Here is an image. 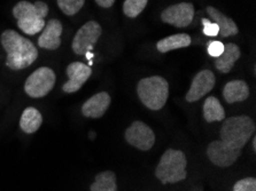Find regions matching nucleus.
Instances as JSON below:
<instances>
[{"instance_id": "19", "label": "nucleus", "mask_w": 256, "mask_h": 191, "mask_svg": "<svg viewBox=\"0 0 256 191\" xmlns=\"http://www.w3.org/2000/svg\"><path fill=\"white\" fill-rule=\"evenodd\" d=\"M42 124V117L36 108H26L21 116L20 127L26 134H32L40 130Z\"/></svg>"}, {"instance_id": "24", "label": "nucleus", "mask_w": 256, "mask_h": 191, "mask_svg": "<svg viewBox=\"0 0 256 191\" xmlns=\"http://www.w3.org/2000/svg\"><path fill=\"white\" fill-rule=\"evenodd\" d=\"M234 191H256V179H242L234 185Z\"/></svg>"}, {"instance_id": "27", "label": "nucleus", "mask_w": 256, "mask_h": 191, "mask_svg": "<svg viewBox=\"0 0 256 191\" xmlns=\"http://www.w3.org/2000/svg\"><path fill=\"white\" fill-rule=\"evenodd\" d=\"M96 2L100 7H102V8H110V7L114 5L115 0H96Z\"/></svg>"}, {"instance_id": "20", "label": "nucleus", "mask_w": 256, "mask_h": 191, "mask_svg": "<svg viewBox=\"0 0 256 191\" xmlns=\"http://www.w3.org/2000/svg\"><path fill=\"white\" fill-rule=\"evenodd\" d=\"M204 118L207 123L222 122L226 119V111L220 100L215 96H209L204 103Z\"/></svg>"}, {"instance_id": "28", "label": "nucleus", "mask_w": 256, "mask_h": 191, "mask_svg": "<svg viewBox=\"0 0 256 191\" xmlns=\"http://www.w3.org/2000/svg\"><path fill=\"white\" fill-rule=\"evenodd\" d=\"M85 56H86V58L88 60V64L92 65V58L94 57V54H93L92 52H88L86 54H85Z\"/></svg>"}, {"instance_id": "10", "label": "nucleus", "mask_w": 256, "mask_h": 191, "mask_svg": "<svg viewBox=\"0 0 256 191\" xmlns=\"http://www.w3.org/2000/svg\"><path fill=\"white\" fill-rule=\"evenodd\" d=\"M194 17V6L191 2H180L169 6L162 11L161 19L176 28H186Z\"/></svg>"}, {"instance_id": "8", "label": "nucleus", "mask_w": 256, "mask_h": 191, "mask_svg": "<svg viewBox=\"0 0 256 191\" xmlns=\"http://www.w3.org/2000/svg\"><path fill=\"white\" fill-rule=\"evenodd\" d=\"M126 141L142 151H148L155 143V134L152 128L142 122H134L126 131Z\"/></svg>"}, {"instance_id": "17", "label": "nucleus", "mask_w": 256, "mask_h": 191, "mask_svg": "<svg viewBox=\"0 0 256 191\" xmlns=\"http://www.w3.org/2000/svg\"><path fill=\"white\" fill-rule=\"evenodd\" d=\"M223 96L230 104L242 102L250 96V87L244 80H231L224 86Z\"/></svg>"}, {"instance_id": "13", "label": "nucleus", "mask_w": 256, "mask_h": 191, "mask_svg": "<svg viewBox=\"0 0 256 191\" xmlns=\"http://www.w3.org/2000/svg\"><path fill=\"white\" fill-rule=\"evenodd\" d=\"M62 24L59 19L52 18L46 23L40 37L38 38V46L40 48L54 50L60 47L61 45Z\"/></svg>"}, {"instance_id": "16", "label": "nucleus", "mask_w": 256, "mask_h": 191, "mask_svg": "<svg viewBox=\"0 0 256 191\" xmlns=\"http://www.w3.org/2000/svg\"><path fill=\"white\" fill-rule=\"evenodd\" d=\"M207 13L209 16L212 17V22L218 26L220 29V36L224 38L231 37V36H236V33L239 32V29L234 21L230 17H228L224 15L222 11H220L218 9H216L215 7L212 6H208L207 7Z\"/></svg>"}, {"instance_id": "26", "label": "nucleus", "mask_w": 256, "mask_h": 191, "mask_svg": "<svg viewBox=\"0 0 256 191\" xmlns=\"http://www.w3.org/2000/svg\"><path fill=\"white\" fill-rule=\"evenodd\" d=\"M224 50V44L222 41L215 40V41H210L208 44V53L209 55L212 57H218L220 54L223 53Z\"/></svg>"}, {"instance_id": "18", "label": "nucleus", "mask_w": 256, "mask_h": 191, "mask_svg": "<svg viewBox=\"0 0 256 191\" xmlns=\"http://www.w3.org/2000/svg\"><path fill=\"white\" fill-rule=\"evenodd\" d=\"M191 42H192V39L188 33H177V34H172V36L161 39L160 41H158L156 48L158 52L166 53L174 49L188 47V46L191 45Z\"/></svg>"}, {"instance_id": "11", "label": "nucleus", "mask_w": 256, "mask_h": 191, "mask_svg": "<svg viewBox=\"0 0 256 191\" xmlns=\"http://www.w3.org/2000/svg\"><path fill=\"white\" fill-rule=\"evenodd\" d=\"M216 78L210 70H202L198 72L193 78V81L188 92L186 93L185 99L188 102H196L201 97L207 95L215 86Z\"/></svg>"}, {"instance_id": "3", "label": "nucleus", "mask_w": 256, "mask_h": 191, "mask_svg": "<svg viewBox=\"0 0 256 191\" xmlns=\"http://www.w3.org/2000/svg\"><path fill=\"white\" fill-rule=\"evenodd\" d=\"M254 120L248 116H234L224 119L220 128V141L226 143L234 149H240L246 146L255 133Z\"/></svg>"}, {"instance_id": "1", "label": "nucleus", "mask_w": 256, "mask_h": 191, "mask_svg": "<svg viewBox=\"0 0 256 191\" xmlns=\"http://www.w3.org/2000/svg\"><path fill=\"white\" fill-rule=\"evenodd\" d=\"M0 41L7 53L6 65L12 70L29 67L37 60L38 50L29 39L14 30L4 31Z\"/></svg>"}, {"instance_id": "12", "label": "nucleus", "mask_w": 256, "mask_h": 191, "mask_svg": "<svg viewBox=\"0 0 256 191\" xmlns=\"http://www.w3.org/2000/svg\"><path fill=\"white\" fill-rule=\"evenodd\" d=\"M69 80L64 85V92L75 93L82 88L83 85L92 75V69L82 62H72L67 67Z\"/></svg>"}, {"instance_id": "2", "label": "nucleus", "mask_w": 256, "mask_h": 191, "mask_svg": "<svg viewBox=\"0 0 256 191\" xmlns=\"http://www.w3.org/2000/svg\"><path fill=\"white\" fill-rule=\"evenodd\" d=\"M48 6L42 1L31 3L29 1H20L14 6L13 15L18 21V26L22 32L34 36L40 32L46 24L45 17L48 16Z\"/></svg>"}, {"instance_id": "15", "label": "nucleus", "mask_w": 256, "mask_h": 191, "mask_svg": "<svg viewBox=\"0 0 256 191\" xmlns=\"http://www.w3.org/2000/svg\"><path fill=\"white\" fill-rule=\"evenodd\" d=\"M240 56H242V52H240L239 46L228 42L224 45L223 53L218 57H216V69L222 73H228L234 69L236 62L239 60Z\"/></svg>"}, {"instance_id": "22", "label": "nucleus", "mask_w": 256, "mask_h": 191, "mask_svg": "<svg viewBox=\"0 0 256 191\" xmlns=\"http://www.w3.org/2000/svg\"><path fill=\"white\" fill-rule=\"evenodd\" d=\"M148 0H126L123 3V11L128 17H137L145 7Z\"/></svg>"}, {"instance_id": "7", "label": "nucleus", "mask_w": 256, "mask_h": 191, "mask_svg": "<svg viewBox=\"0 0 256 191\" xmlns=\"http://www.w3.org/2000/svg\"><path fill=\"white\" fill-rule=\"evenodd\" d=\"M102 33V29L98 22L90 21L77 31L74 37L72 47L77 55H85L91 52Z\"/></svg>"}, {"instance_id": "9", "label": "nucleus", "mask_w": 256, "mask_h": 191, "mask_svg": "<svg viewBox=\"0 0 256 191\" xmlns=\"http://www.w3.org/2000/svg\"><path fill=\"white\" fill-rule=\"evenodd\" d=\"M242 150L234 149L220 140L209 143L207 148V156L214 165L218 167H230L240 157Z\"/></svg>"}, {"instance_id": "5", "label": "nucleus", "mask_w": 256, "mask_h": 191, "mask_svg": "<svg viewBox=\"0 0 256 191\" xmlns=\"http://www.w3.org/2000/svg\"><path fill=\"white\" fill-rule=\"evenodd\" d=\"M138 96L150 110L158 111L164 107L169 96V85L164 77L144 78L138 83Z\"/></svg>"}, {"instance_id": "14", "label": "nucleus", "mask_w": 256, "mask_h": 191, "mask_svg": "<svg viewBox=\"0 0 256 191\" xmlns=\"http://www.w3.org/2000/svg\"><path fill=\"white\" fill-rule=\"evenodd\" d=\"M110 96L106 92H100L91 96L82 105V112L88 118H102L110 105Z\"/></svg>"}, {"instance_id": "25", "label": "nucleus", "mask_w": 256, "mask_h": 191, "mask_svg": "<svg viewBox=\"0 0 256 191\" xmlns=\"http://www.w3.org/2000/svg\"><path fill=\"white\" fill-rule=\"evenodd\" d=\"M204 24V33L208 37H215L220 33V29L214 22H210L207 18H202Z\"/></svg>"}, {"instance_id": "4", "label": "nucleus", "mask_w": 256, "mask_h": 191, "mask_svg": "<svg viewBox=\"0 0 256 191\" xmlns=\"http://www.w3.org/2000/svg\"><path fill=\"white\" fill-rule=\"evenodd\" d=\"M186 165H188V161L183 151L168 149L164 151L160 163L158 164L155 177L164 185L180 182L188 177Z\"/></svg>"}, {"instance_id": "23", "label": "nucleus", "mask_w": 256, "mask_h": 191, "mask_svg": "<svg viewBox=\"0 0 256 191\" xmlns=\"http://www.w3.org/2000/svg\"><path fill=\"white\" fill-rule=\"evenodd\" d=\"M58 6L66 15H75L82 9L85 0H56Z\"/></svg>"}, {"instance_id": "6", "label": "nucleus", "mask_w": 256, "mask_h": 191, "mask_svg": "<svg viewBox=\"0 0 256 191\" xmlns=\"http://www.w3.org/2000/svg\"><path fill=\"white\" fill-rule=\"evenodd\" d=\"M56 80V73L52 69L42 67L28 77L24 85V91L31 97H42L52 91Z\"/></svg>"}, {"instance_id": "29", "label": "nucleus", "mask_w": 256, "mask_h": 191, "mask_svg": "<svg viewBox=\"0 0 256 191\" xmlns=\"http://www.w3.org/2000/svg\"><path fill=\"white\" fill-rule=\"evenodd\" d=\"M253 149L256 150V139L255 138L253 139Z\"/></svg>"}, {"instance_id": "21", "label": "nucleus", "mask_w": 256, "mask_h": 191, "mask_svg": "<svg viewBox=\"0 0 256 191\" xmlns=\"http://www.w3.org/2000/svg\"><path fill=\"white\" fill-rule=\"evenodd\" d=\"M91 191H118L116 175L112 171H104L96 174L94 182L90 187Z\"/></svg>"}]
</instances>
